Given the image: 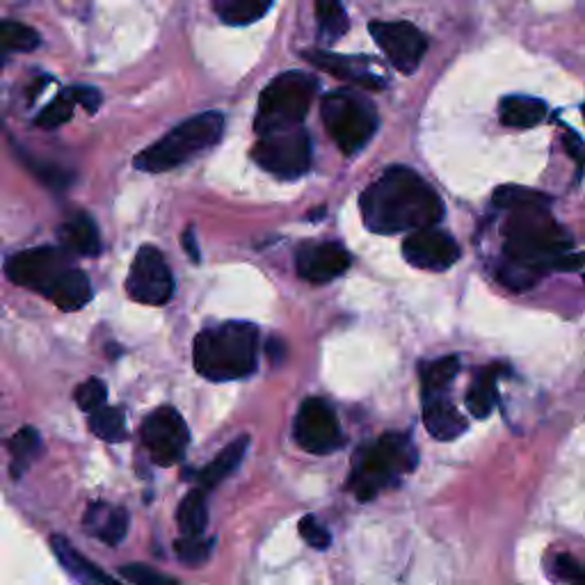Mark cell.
<instances>
[{"label": "cell", "mask_w": 585, "mask_h": 585, "mask_svg": "<svg viewBox=\"0 0 585 585\" xmlns=\"http://www.w3.org/2000/svg\"><path fill=\"white\" fill-rule=\"evenodd\" d=\"M66 95L72 97L74 103L83 105L89 115H95V112L101 108V92L97 87H89V85H76V87H70L66 89Z\"/></svg>", "instance_id": "38"}, {"label": "cell", "mask_w": 585, "mask_h": 585, "mask_svg": "<svg viewBox=\"0 0 585 585\" xmlns=\"http://www.w3.org/2000/svg\"><path fill=\"white\" fill-rule=\"evenodd\" d=\"M298 446L311 456H329L344 446L339 419L323 398H307L292 425Z\"/></svg>", "instance_id": "11"}, {"label": "cell", "mask_w": 585, "mask_h": 585, "mask_svg": "<svg viewBox=\"0 0 585 585\" xmlns=\"http://www.w3.org/2000/svg\"><path fill=\"white\" fill-rule=\"evenodd\" d=\"M224 130V117L220 112H201L178 126H174L159 142L135 155V167L149 174L170 172L188 163L197 153L211 149Z\"/></svg>", "instance_id": "5"}, {"label": "cell", "mask_w": 585, "mask_h": 585, "mask_svg": "<svg viewBox=\"0 0 585 585\" xmlns=\"http://www.w3.org/2000/svg\"><path fill=\"white\" fill-rule=\"evenodd\" d=\"M319 80L304 72H286L270 83L259 99L254 128L259 135L302 126L316 97Z\"/></svg>", "instance_id": "7"}, {"label": "cell", "mask_w": 585, "mask_h": 585, "mask_svg": "<svg viewBox=\"0 0 585 585\" xmlns=\"http://www.w3.org/2000/svg\"><path fill=\"white\" fill-rule=\"evenodd\" d=\"M583 117H585V105H583Z\"/></svg>", "instance_id": "41"}, {"label": "cell", "mask_w": 585, "mask_h": 585, "mask_svg": "<svg viewBox=\"0 0 585 585\" xmlns=\"http://www.w3.org/2000/svg\"><path fill=\"white\" fill-rule=\"evenodd\" d=\"M247 448H250V437H245V435L234 439L229 446H224L222 451L215 456V460L199 471V476H197L199 485L209 491V489L217 487L220 483L227 481L240 466Z\"/></svg>", "instance_id": "21"}, {"label": "cell", "mask_w": 585, "mask_h": 585, "mask_svg": "<svg viewBox=\"0 0 585 585\" xmlns=\"http://www.w3.org/2000/svg\"><path fill=\"white\" fill-rule=\"evenodd\" d=\"M371 35L394 64V70L410 76L419 70V64L427 51L425 35L408 24V21H373Z\"/></svg>", "instance_id": "13"}, {"label": "cell", "mask_w": 585, "mask_h": 585, "mask_svg": "<svg viewBox=\"0 0 585 585\" xmlns=\"http://www.w3.org/2000/svg\"><path fill=\"white\" fill-rule=\"evenodd\" d=\"M506 263L499 279L526 290L537 284L549 270H576L585 263V254H572V236L549 213V207L512 209L506 222Z\"/></svg>", "instance_id": "1"}, {"label": "cell", "mask_w": 585, "mask_h": 585, "mask_svg": "<svg viewBox=\"0 0 585 585\" xmlns=\"http://www.w3.org/2000/svg\"><path fill=\"white\" fill-rule=\"evenodd\" d=\"M460 371V359L458 357H441L435 362H425L421 366V389L423 394H435V391H448L451 382L456 379Z\"/></svg>", "instance_id": "28"}, {"label": "cell", "mask_w": 585, "mask_h": 585, "mask_svg": "<svg viewBox=\"0 0 585 585\" xmlns=\"http://www.w3.org/2000/svg\"><path fill=\"white\" fill-rule=\"evenodd\" d=\"M85 531L89 535L99 537L103 545L117 547L124 543V537L128 535L130 516L124 508L120 506H108V503H92L85 512Z\"/></svg>", "instance_id": "18"}, {"label": "cell", "mask_w": 585, "mask_h": 585, "mask_svg": "<svg viewBox=\"0 0 585 585\" xmlns=\"http://www.w3.org/2000/svg\"><path fill=\"white\" fill-rule=\"evenodd\" d=\"M176 524L182 535H204L209 526V501L204 487L190 489L186 494V499L178 503Z\"/></svg>", "instance_id": "23"}, {"label": "cell", "mask_w": 585, "mask_h": 585, "mask_svg": "<svg viewBox=\"0 0 585 585\" xmlns=\"http://www.w3.org/2000/svg\"><path fill=\"white\" fill-rule=\"evenodd\" d=\"M126 290L130 300L149 307H161L172 300L174 277L159 247H140L130 265Z\"/></svg>", "instance_id": "10"}, {"label": "cell", "mask_w": 585, "mask_h": 585, "mask_svg": "<svg viewBox=\"0 0 585 585\" xmlns=\"http://www.w3.org/2000/svg\"><path fill=\"white\" fill-rule=\"evenodd\" d=\"M89 431H92L99 439L110 441V444H120L126 439V416L120 408H103L89 412Z\"/></svg>", "instance_id": "27"}, {"label": "cell", "mask_w": 585, "mask_h": 585, "mask_svg": "<svg viewBox=\"0 0 585 585\" xmlns=\"http://www.w3.org/2000/svg\"><path fill=\"white\" fill-rule=\"evenodd\" d=\"M5 275L16 286L30 288L62 311H78L92 300V286L80 267L72 263L64 247H30L5 263Z\"/></svg>", "instance_id": "3"}, {"label": "cell", "mask_w": 585, "mask_h": 585, "mask_svg": "<svg viewBox=\"0 0 585 585\" xmlns=\"http://www.w3.org/2000/svg\"><path fill=\"white\" fill-rule=\"evenodd\" d=\"M556 576L568 583H585V568L574 556L560 553L556 558Z\"/></svg>", "instance_id": "37"}, {"label": "cell", "mask_w": 585, "mask_h": 585, "mask_svg": "<svg viewBox=\"0 0 585 585\" xmlns=\"http://www.w3.org/2000/svg\"><path fill=\"white\" fill-rule=\"evenodd\" d=\"M562 145H565V149H568V153L572 155V159H574L578 165H583V161H585V155H583V145H581V140L576 138V135H574L572 130L565 133V138H562Z\"/></svg>", "instance_id": "39"}, {"label": "cell", "mask_w": 585, "mask_h": 585, "mask_svg": "<svg viewBox=\"0 0 585 585\" xmlns=\"http://www.w3.org/2000/svg\"><path fill=\"white\" fill-rule=\"evenodd\" d=\"M122 578L135 585H176V578L165 576L161 572H155L153 568L140 565V562H133V565H124L120 570Z\"/></svg>", "instance_id": "35"}, {"label": "cell", "mask_w": 585, "mask_h": 585, "mask_svg": "<svg viewBox=\"0 0 585 585\" xmlns=\"http://www.w3.org/2000/svg\"><path fill=\"white\" fill-rule=\"evenodd\" d=\"M74 105H76V103L72 101V97L66 95V92H62L55 101H51L47 108H43V110L39 112L37 120H35V124H37L39 128H47V130L58 128V126H62V124H66V122L72 120V115H74Z\"/></svg>", "instance_id": "33"}, {"label": "cell", "mask_w": 585, "mask_h": 585, "mask_svg": "<svg viewBox=\"0 0 585 585\" xmlns=\"http://www.w3.org/2000/svg\"><path fill=\"white\" fill-rule=\"evenodd\" d=\"M300 537L304 539V543L311 547V549H327L329 543H332V537L329 533L325 531V526H321L316 520H313V516H304V520L300 522Z\"/></svg>", "instance_id": "36"}, {"label": "cell", "mask_w": 585, "mask_h": 585, "mask_svg": "<svg viewBox=\"0 0 585 585\" xmlns=\"http://www.w3.org/2000/svg\"><path fill=\"white\" fill-rule=\"evenodd\" d=\"M304 58L313 66H319V70L332 74L334 78L350 80V83H357L359 87H369V89H382V87H385V78H382L375 72H371L369 64L359 62L354 58L336 55V53H327V51H307Z\"/></svg>", "instance_id": "17"}, {"label": "cell", "mask_w": 585, "mask_h": 585, "mask_svg": "<svg viewBox=\"0 0 585 585\" xmlns=\"http://www.w3.org/2000/svg\"><path fill=\"white\" fill-rule=\"evenodd\" d=\"M275 0H213L215 14L227 26H250L267 14Z\"/></svg>", "instance_id": "24"}, {"label": "cell", "mask_w": 585, "mask_h": 585, "mask_svg": "<svg viewBox=\"0 0 585 585\" xmlns=\"http://www.w3.org/2000/svg\"><path fill=\"white\" fill-rule=\"evenodd\" d=\"M499 369H483L466 394V408L476 419H487L497 404Z\"/></svg>", "instance_id": "26"}, {"label": "cell", "mask_w": 585, "mask_h": 585, "mask_svg": "<svg viewBox=\"0 0 585 585\" xmlns=\"http://www.w3.org/2000/svg\"><path fill=\"white\" fill-rule=\"evenodd\" d=\"M551 197L545 192H537L531 188H520V186H503L494 192V207L497 209H522V207H549Z\"/></svg>", "instance_id": "31"}, {"label": "cell", "mask_w": 585, "mask_h": 585, "mask_svg": "<svg viewBox=\"0 0 585 585\" xmlns=\"http://www.w3.org/2000/svg\"><path fill=\"white\" fill-rule=\"evenodd\" d=\"M416 466V451L404 435H382L377 441L364 446L354 460L348 487L359 501L375 499L382 489Z\"/></svg>", "instance_id": "6"}, {"label": "cell", "mask_w": 585, "mask_h": 585, "mask_svg": "<svg viewBox=\"0 0 585 585\" xmlns=\"http://www.w3.org/2000/svg\"><path fill=\"white\" fill-rule=\"evenodd\" d=\"M298 275L311 284H325L341 277L352 265V257L339 242L307 245L298 252Z\"/></svg>", "instance_id": "15"}, {"label": "cell", "mask_w": 585, "mask_h": 585, "mask_svg": "<svg viewBox=\"0 0 585 585\" xmlns=\"http://www.w3.org/2000/svg\"><path fill=\"white\" fill-rule=\"evenodd\" d=\"M499 117L510 128H533L547 117V105L533 97H506L499 105Z\"/></svg>", "instance_id": "22"}, {"label": "cell", "mask_w": 585, "mask_h": 585, "mask_svg": "<svg viewBox=\"0 0 585 585\" xmlns=\"http://www.w3.org/2000/svg\"><path fill=\"white\" fill-rule=\"evenodd\" d=\"M323 124L344 153L362 151L377 130V110L354 89H336L321 101Z\"/></svg>", "instance_id": "8"}, {"label": "cell", "mask_w": 585, "mask_h": 585, "mask_svg": "<svg viewBox=\"0 0 585 585\" xmlns=\"http://www.w3.org/2000/svg\"><path fill=\"white\" fill-rule=\"evenodd\" d=\"M142 441L155 464L172 466L186 456L190 431L174 408H159L142 423Z\"/></svg>", "instance_id": "12"}, {"label": "cell", "mask_w": 585, "mask_h": 585, "mask_svg": "<svg viewBox=\"0 0 585 585\" xmlns=\"http://www.w3.org/2000/svg\"><path fill=\"white\" fill-rule=\"evenodd\" d=\"M60 240L64 250L80 257H99L101 254V234L92 215L74 213L60 227Z\"/></svg>", "instance_id": "19"}, {"label": "cell", "mask_w": 585, "mask_h": 585, "mask_svg": "<svg viewBox=\"0 0 585 585\" xmlns=\"http://www.w3.org/2000/svg\"><path fill=\"white\" fill-rule=\"evenodd\" d=\"M8 446H10V456H12V464H10L12 478L14 481L24 478L26 471L33 466V462L41 453V437L35 427H21L18 433L12 435Z\"/></svg>", "instance_id": "25"}, {"label": "cell", "mask_w": 585, "mask_h": 585, "mask_svg": "<svg viewBox=\"0 0 585 585\" xmlns=\"http://www.w3.org/2000/svg\"><path fill=\"white\" fill-rule=\"evenodd\" d=\"M105 400H108L105 385L97 377L85 379L83 385L76 389V402L83 412H95V410L103 408Z\"/></svg>", "instance_id": "34"}, {"label": "cell", "mask_w": 585, "mask_h": 585, "mask_svg": "<svg viewBox=\"0 0 585 585\" xmlns=\"http://www.w3.org/2000/svg\"><path fill=\"white\" fill-rule=\"evenodd\" d=\"M316 18L321 39L325 43H332L348 33V14L344 10V0H319Z\"/></svg>", "instance_id": "29"}, {"label": "cell", "mask_w": 585, "mask_h": 585, "mask_svg": "<svg viewBox=\"0 0 585 585\" xmlns=\"http://www.w3.org/2000/svg\"><path fill=\"white\" fill-rule=\"evenodd\" d=\"M402 257L410 265L419 270H431V273H441L460 259V245L456 238L435 227H423L410 232L402 242Z\"/></svg>", "instance_id": "14"}, {"label": "cell", "mask_w": 585, "mask_h": 585, "mask_svg": "<svg viewBox=\"0 0 585 585\" xmlns=\"http://www.w3.org/2000/svg\"><path fill=\"white\" fill-rule=\"evenodd\" d=\"M39 35L12 18H0V51H35L39 47Z\"/></svg>", "instance_id": "30"}, {"label": "cell", "mask_w": 585, "mask_h": 585, "mask_svg": "<svg viewBox=\"0 0 585 585\" xmlns=\"http://www.w3.org/2000/svg\"><path fill=\"white\" fill-rule=\"evenodd\" d=\"M51 547L60 560V565L66 570V574H70L72 578L80 581V583H87V585H95V583H103V585H112L115 583V578L108 576L99 565H95L92 560L85 558L66 537L62 535H53L51 537Z\"/></svg>", "instance_id": "20"}, {"label": "cell", "mask_w": 585, "mask_h": 585, "mask_svg": "<svg viewBox=\"0 0 585 585\" xmlns=\"http://www.w3.org/2000/svg\"><path fill=\"white\" fill-rule=\"evenodd\" d=\"M211 551H213V539H207L204 535H184L174 543L176 558L190 568L204 565V562L211 558Z\"/></svg>", "instance_id": "32"}, {"label": "cell", "mask_w": 585, "mask_h": 585, "mask_svg": "<svg viewBox=\"0 0 585 585\" xmlns=\"http://www.w3.org/2000/svg\"><path fill=\"white\" fill-rule=\"evenodd\" d=\"M195 369L211 382L242 379L257 371L259 329L252 323H224L197 334Z\"/></svg>", "instance_id": "4"}, {"label": "cell", "mask_w": 585, "mask_h": 585, "mask_svg": "<svg viewBox=\"0 0 585 585\" xmlns=\"http://www.w3.org/2000/svg\"><path fill=\"white\" fill-rule=\"evenodd\" d=\"M182 245H184V250L188 252V257L197 263L199 261V247H197V240H195V229L188 227L182 236Z\"/></svg>", "instance_id": "40"}, {"label": "cell", "mask_w": 585, "mask_h": 585, "mask_svg": "<svg viewBox=\"0 0 585 585\" xmlns=\"http://www.w3.org/2000/svg\"><path fill=\"white\" fill-rule=\"evenodd\" d=\"M423 423L439 441H453L466 431V419L448 398V391L423 394Z\"/></svg>", "instance_id": "16"}, {"label": "cell", "mask_w": 585, "mask_h": 585, "mask_svg": "<svg viewBox=\"0 0 585 585\" xmlns=\"http://www.w3.org/2000/svg\"><path fill=\"white\" fill-rule=\"evenodd\" d=\"M366 229L391 236L435 227L444 217L439 195L410 167H391L359 199Z\"/></svg>", "instance_id": "2"}, {"label": "cell", "mask_w": 585, "mask_h": 585, "mask_svg": "<svg viewBox=\"0 0 585 585\" xmlns=\"http://www.w3.org/2000/svg\"><path fill=\"white\" fill-rule=\"evenodd\" d=\"M252 159L265 172L284 182H296L309 172L311 165V140L302 126L261 135L252 149Z\"/></svg>", "instance_id": "9"}]
</instances>
